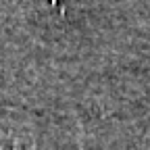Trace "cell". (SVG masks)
<instances>
[{"instance_id":"1","label":"cell","mask_w":150,"mask_h":150,"mask_svg":"<svg viewBox=\"0 0 150 150\" xmlns=\"http://www.w3.org/2000/svg\"><path fill=\"white\" fill-rule=\"evenodd\" d=\"M67 6V0H0V8L13 15H50Z\"/></svg>"}]
</instances>
